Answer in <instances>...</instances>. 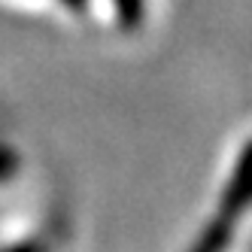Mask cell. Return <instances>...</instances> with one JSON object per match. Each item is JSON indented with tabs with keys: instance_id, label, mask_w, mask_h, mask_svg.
<instances>
[{
	"instance_id": "obj_5",
	"label": "cell",
	"mask_w": 252,
	"mask_h": 252,
	"mask_svg": "<svg viewBox=\"0 0 252 252\" xmlns=\"http://www.w3.org/2000/svg\"><path fill=\"white\" fill-rule=\"evenodd\" d=\"M3 252H46V246H40V243H19V246L3 249Z\"/></svg>"
},
{
	"instance_id": "obj_1",
	"label": "cell",
	"mask_w": 252,
	"mask_h": 252,
	"mask_svg": "<svg viewBox=\"0 0 252 252\" xmlns=\"http://www.w3.org/2000/svg\"><path fill=\"white\" fill-rule=\"evenodd\" d=\"M252 207V140L240 149L234 173L225 183V191L219 197V213L237 222L240 216Z\"/></svg>"
},
{
	"instance_id": "obj_2",
	"label": "cell",
	"mask_w": 252,
	"mask_h": 252,
	"mask_svg": "<svg viewBox=\"0 0 252 252\" xmlns=\"http://www.w3.org/2000/svg\"><path fill=\"white\" fill-rule=\"evenodd\" d=\"M234 240V219H228V216H216V219H210L201 234L194 237V243L189 246V252H225Z\"/></svg>"
},
{
	"instance_id": "obj_3",
	"label": "cell",
	"mask_w": 252,
	"mask_h": 252,
	"mask_svg": "<svg viewBox=\"0 0 252 252\" xmlns=\"http://www.w3.org/2000/svg\"><path fill=\"white\" fill-rule=\"evenodd\" d=\"M119 25L125 31H137L143 25V15H146V0H113Z\"/></svg>"
},
{
	"instance_id": "obj_6",
	"label": "cell",
	"mask_w": 252,
	"mask_h": 252,
	"mask_svg": "<svg viewBox=\"0 0 252 252\" xmlns=\"http://www.w3.org/2000/svg\"><path fill=\"white\" fill-rule=\"evenodd\" d=\"M61 3H64L67 9H73V12H82V9L88 6V0H61Z\"/></svg>"
},
{
	"instance_id": "obj_4",
	"label": "cell",
	"mask_w": 252,
	"mask_h": 252,
	"mask_svg": "<svg viewBox=\"0 0 252 252\" xmlns=\"http://www.w3.org/2000/svg\"><path fill=\"white\" fill-rule=\"evenodd\" d=\"M19 164H22L19 152L12 146H6V143H0V186H6L9 179L19 176Z\"/></svg>"
}]
</instances>
